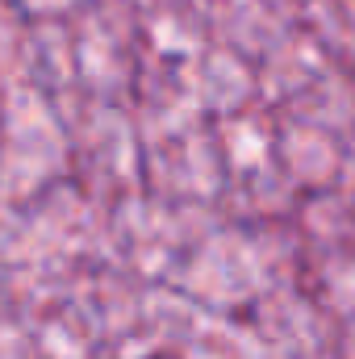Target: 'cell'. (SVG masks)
<instances>
[{"label": "cell", "instance_id": "1", "mask_svg": "<svg viewBox=\"0 0 355 359\" xmlns=\"http://www.w3.org/2000/svg\"><path fill=\"white\" fill-rule=\"evenodd\" d=\"M147 359H180V355H172V351H155V355H147Z\"/></svg>", "mask_w": 355, "mask_h": 359}]
</instances>
